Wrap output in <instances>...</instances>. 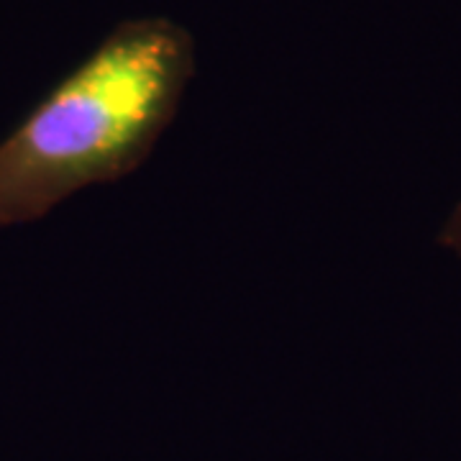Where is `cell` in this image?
<instances>
[{
  "label": "cell",
  "instance_id": "1",
  "mask_svg": "<svg viewBox=\"0 0 461 461\" xmlns=\"http://www.w3.org/2000/svg\"><path fill=\"white\" fill-rule=\"evenodd\" d=\"M195 75V39L167 16L126 18L0 141V229L32 223L147 162Z\"/></svg>",
  "mask_w": 461,
  "mask_h": 461
},
{
  "label": "cell",
  "instance_id": "2",
  "mask_svg": "<svg viewBox=\"0 0 461 461\" xmlns=\"http://www.w3.org/2000/svg\"><path fill=\"white\" fill-rule=\"evenodd\" d=\"M438 244L448 251H454L461 259V200L459 205L451 211V215L446 218L444 229L438 233Z\"/></svg>",
  "mask_w": 461,
  "mask_h": 461
}]
</instances>
